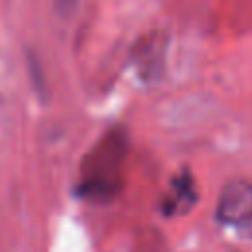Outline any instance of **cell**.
I'll return each instance as SVG.
<instances>
[{"instance_id": "1", "label": "cell", "mask_w": 252, "mask_h": 252, "mask_svg": "<svg viewBox=\"0 0 252 252\" xmlns=\"http://www.w3.org/2000/svg\"><path fill=\"white\" fill-rule=\"evenodd\" d=\"M128 134L124 128H110L87 154L77 191L93 203L112 201L124 187V163L128 158Z\"/></svg>"}, {"instance_id": "2", "label": "cell", "mask_w": 252, "mask_h": 252, "mask_svg": "<svg viewBox=\"0 0 252 252\" xmlns=\"http://www.w3.org/2000/svg\"><path fill=\"white\" fill-rule=\"evenodd\" d=\"M215 217L226 226L252 228V183L246 179L228 181L219 195Z\"/></svg>"}, {"instance_id": "3", "label": "cell", "mask_w": 252, "mask_h": 252, "mask_svg": "<svg viewBox=\"0 0 252 252\" xmlns=\"http://www.w3.org/2000/svg\"><path fill=\"white\" fill-rule=\"evenodd\" d=\"M195 201H197V191H195L193 175L191 171H183L171 179L169 191L161 199V213L165 217L185 215Z\"/></svg>"}, {"instance_id": "4", "label": "cell", "mask_w": 252, "mask_h": 252, "mask_svg": "<svg viewBox=\"0 0 252 252\" xmlns=\"http://www.w3.org/2000/svg\"><path fill=\"white\" fill-rule=\"evenodd\" d=\"M77 4H79V0H55V10L63 16H67L77 8Z\"/></svg>"}]
</instances>
